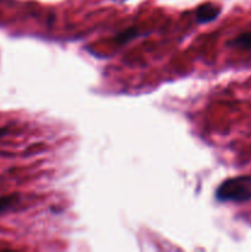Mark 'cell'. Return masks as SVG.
Listing matches in <instances>:
<instances>
[{
  "label": "cell",
  "instance_id": "cell-1",
  "mask_svg": "<svg viewBox=\"0 0 251 252\" xmlns=\"http://www.w3.org/2000/svg\"><path fill=\"white\" fill-rule=\"evenodd\" d=\"M216 198L219 202L234 203L251 201V175L230 177L223 181L216 189Z\"/></svg>",
  "mask_w": 251,
  "mask_h": 252
},
{
  "label": "cell",
  "instance_id": "cell-2",
  "mask_svg": "<svg viewBox=\"0 0 251 252\" xmlns=\"http://www.w3.org/2000/svg\"><path fill=\"white\" fill-rule=\"evenodd\" d=\"M221 12V7L214 2H203L199 5L194 11V17H196L197 24L206 25L209 22H213L214 20L218 19V16Z\"/></svg>",
  "mask_w": 251,
  "mask_h": 252
},
{
  "label": "cell",
  "instance_id": "cell-3",
  "mask_svg": "<svg viewBox=\"0 0 251 252\" xmlns=\"http://www.w3.org/2000/svg\"><path fill=\"white\" fill-rule=\"evenodd\" d=\"M20 201H21V196H20L19 193H11V194H5V196H0V214L5 213V212L14 208L15 206L19 204Z\"/></svg>",
  "mask_w": 251,
  "mask_h": 252
},
{
  "label": "cell",
  "instance_id": "cell-4",
  "mask_svg": "<svg viewBox=\"0 0 251 252\" xmlns=\"http://www.w3.org/2000/svg\"><path fill=\"white\" fill-rule=\"evenodd\" d=\"M140 34V32L138 31L137 27H129V29H126L125 31L120 32V33L116 34L115 41L117 42V44L122 46V44L128 43L132 39H134L135 37H138Z\"/></svg>",
  "mask_w": 251,
  "mask_h": 252
},
{
  "label": "cell",
  "instance_id": "cell-5",
  "mask_svg": "<svg viewBox=\"0 0 251 252\" xmlns=\"http://www.w3.org/2000/svg\"><path fill=\"white\" fill-rule=\"evenodd\" d=\"M230 44L240 49H244V51H251V31L239 34L236 38H234L230 42Z\"/></svg>",
  "mask_w": 251,
  "mask_h": 252
},
{
  "label": "cell",
  "instance_id": "cell-6",
  "mask_svg": "<svg viewBox=\"0 0 251 252\" xmlns=\"http://www.w3.org/2000/svg\"><path fill=\"white\" fill-rule=\"evenodd\" d=\"M9 134V128L7 127H0V139Z\"/></svg>",
  "mask_w": 251,
  "mask_h": 252
}]
</instances>
